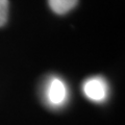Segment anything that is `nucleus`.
<instances>
[{
	"mask_svg": "<svg viewBox=\"0 0 125 125\" xmlns=\"http://www.w3.org/2000/svg\"><path fill=\"white\" fill-rule=\"evenodd\" d=\"M107 87L103 79L99 77L90 78L83 84V92L89 99L94 101H101L106 96Z\"/></svg>",
	"mask_w": 125,
	"mask_h": 125,
	"instance_id": "nucleus-1",
	"label": "nucleus"
},
{
	"mask_svg": "<svg viewBox=\"0 0 125 125\" xmlns=\"http://www.w3.org/2000/svg\"><path fill=\"white\" fill-rule=\"evenodd\" d=\"M66 95H67V90H66L65 83L61 79L54 78L50 83L48 92H47L49 101L54 105H60L66 99Z\"/></svg>",
	"mask_w": 125,
	"mask_h": 125,
	"instance_id": "nucleus-2",
	"label": "nucleus"
},
{
	"mask_svg": "<svg viewBox=\"0 0 125 125\" xmlns=\"http://www.w3.org/2000/svg\"><path fill=\"white\" fill-rule=\"evenodd\" d=\"M78 0H48V4L54 13L65 15L77 5Z\"/></svg>",
	"mask_w": 125,
	"mask_h": 125,
	"instance_id": "nucleus-3",
	"label": "nucleus"
},
{
	"mask_svg": "<svg viewBox=\"0 0 125 125\" xmlns=\"http://www.w3.org/2000/svg\"><path fill=\"white\" fill-rule=\"evenodd\" d=\"M9 0H0V27L5 25L9 17Z\"/></svg>",
	"mask_w": 125,
	"mask_h": 125,
	"instance_id": "nucleus-4",
	"label": "nucleus"
}]
</instances>
